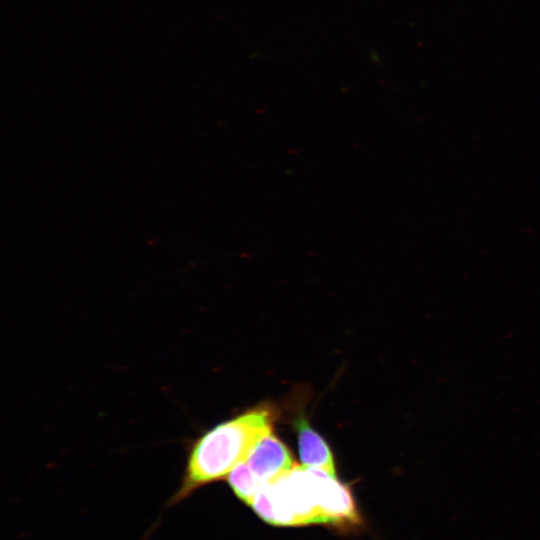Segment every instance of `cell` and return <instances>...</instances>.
Returning a JSON list of instances; mask_svg holds the SVG:
<instances>
[{"mask_svg":"<svg viewBox=\"0 0 540 540\" xmlns=\"http://www.w3.org/2000/svg\"><path fill=\"white\" fill-rule=\"evenodd\" d=\"M275 418L274 409L263 404L214 425L190 441L179 486L168 506L178 505L200 488L226 479L258 440L273 430Z\"/></svg>","mask_w":540,"mask_h":540,"instance_id":"cell-1","label":"cell"},{"mask_svg":"<svg viewBox=\"0 0 540 540\" xmlns=\"http://www.w3.org/2000/svg\"><path fill=\"white\" fill-rule=\"evenodd\" d=\"M302 465L336 475L333 453L325 439L304 417L295 421Z\"/></svg>","mask_w":540,"mask_h":540,"instance_id":"cell-4","label":"cell"},{"mask_svg":"<svg viewBox=\"0 0 540 540\" xmlns=\"http://www.w3.org/2000/svg\"><path fill=\"white\" fill-rule=\"evenodd\" d=\"M245 462L262 483L271 481L296 466L290 450L273 431L258 440Z\"/></svg>","mask_w":540,"mask_h":540,"instance_id":"cell-3","label":"cell"},{"mask_svg":"<svg viewBox=\"0 0 540 540\" xmlns=\"http://www.w3.org/2000/svg\"><path fill=\"white\" fill-rule=\"evenodd\" d=\"M325 473L296 465L283 475L263 482L250 506L260 518L276 526L325 523L321 509Z\"/></svg>","mask_w":540,"mask_h":540,"instance_id":"cell-2","label":"cell"},{"mask_svg":"<svg viewBox=\"0 0 540 540\" xmlns=\"http://www.w3.org/2000/svg\"><path fill=\"white\" fill-rule=\"evenodd\" d=\"M226 481L234 494L249 506L262 484L245 461L240 462L231 470Z\"/></svg>","mask_w":540,"mask_h":540,"instance_id":"cell-5","label":"cell"}]
</instances>
